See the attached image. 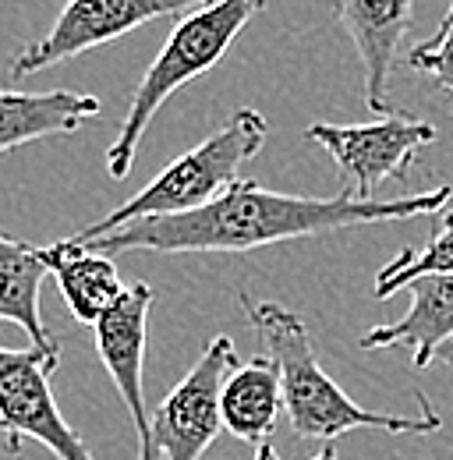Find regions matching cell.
Here are the masks:
<instances>
[{
  "mask_svg": "<svg viewBox=\"0 0 453 460\" xmlns=\"http://www.w3.org/2000/svg\"><path fill=\"white\" fill-rule=\"evenodd\" d=\"M450 202V184H436L432 191L379 202V199H354L347 191H340L333 199L283 195V191H270V188L241 177L224 195H217L213 202H206L191 213L124 224V227L96 237L89 248H100L111 259L120 252H160V255L255 252V248L294 241V237H315V234L369 227V224L432 217V213H443Z\"/></svg>",
  "mask_w": 453,
  "mask_h": 460,
  "instance_id": "cell-1",
  "label": "cell"
},
{
  "mask_svg": "<svg viewBox=\"0 0 453 460\" xmlns=\"http://www.w3.org/2000/svg\"><path fill=\"white\" fill-rule=\"evenodd\" d=\"M241 312L252 323L262 354L280 372L283 411L294 436L333 443L358 429H376L394 436H429L443 429V414L425 394H414L418 414H386L351 401L333 383V376L319 365L312 333L298 312L277 301H255L252 294H241Z\"/></svg>",
  "mask_w": 453,
  "mask_h": 460,
  "instance_id": "cell-2",
  "label": "cell"
},
{
  "mask_svg": "<svg viewBox=\"0 0 453 460\" xmlns=\"http://www.w3.org/2000/svg\"><path fill=\"white\" fill-rule=\"evenodd\" d=\"M262 7H266V0H209V4L181 14V22L173 25L164 50L142 75V82L131 96L128 117L107 149V173L113 181H124L131 173L135 149H138L146 128L153 124V117L160 114V107L181 85L213 71L226 58L230 43L244 32V25Z\"/></svg>",
  "mask_w": 453,
  "mask_h": 460,
  "instance_id": "cell-3",
  "label": "cell"
},
{
  "mask_svg": "<svg viewBox=\"0 0 453 460\" xmlns=\"http://www.w3.org/2000/svg\"><path fill=\"white\" fill-rule=\"evenodd\" d=\"M266 138H270L266 117L259 111H237L220 131H213L181 160H173L167 171H160V177H153L135 199H128L124 206H117L100 224L85 227L82 234H71V241L93 244L96 237L124 224L149 220V217H177L213 202L234 181H241L244 164H252L262 153Z\"/></svg>",
  "mask_w": 453,
  "mask_h": 460,
  "instance_id": "cell-4",
  "label": "cell"
},
{
  "mask_svg": "<svg viewBox=\"0 0 453 460\" xmlns=\"http://www.w3.org/2000/svg\"><path fill=\"white\" fill-rule=\"evenodd\" d=\"M60 365V337L29 350L0 347V432L7 454L36 439L57 460H93V450L64 421L54 401V372Z\"/></svg>",
  "mask_w": 453,
  "mask_h": 460,
  "instance_id": "cell-5",
  "label": "cell"
},
{
  "mask_svg": "<svg viewBox=\"0 0 453 460\" xmlns=\"http://www.w3.org/2000/svg\"><path fill=\"white\" fill-rule=\"evenodd\" d=\"M436 128L414 114H383L372 124H330L315 120L305 128L308 142H319L343 177V191L354 199H376L379 184L404 177L414 156L436 142Z\"/></svg>",
  "mask_w": 453,
  "mask_h": 460,
  "instance_id": "cell-6",
  "label": "cell"
},
{
  "mask_svg": "<svg viewBox=\"0 0 453 460\" xmlns=\"http://www.w3.org/2000/svg\"><path fill=\"white\" fill-rule=\"evenodd\" d=\"M230 337H213L191 372L170 390L149 414V454L146 460H202L213 439L224 432L220 394L226 376L237 368Z\"/></svg>",
  "mask_w": 453,
  "mask_h": 460,
  "instance_id": "cell-7",
  "label": "cell"
},
{
  "mask_svg": "<svg viewBox=\"0 0 453 460\" xmlns=\"http://www.w3.org/2000/svg\"><path fill=\"white\" fill-rule=\"evenodd\" d=\"M209 0H67L43 40L18 50L11 58V78H29L60 60L89 54L103 43L128 36L131 29H142L146 22L188 14Z\"/></svg>",
  "mask_w": 453,
  "mask_h": 460,
  "instance_id": "cell-8",
  "label": "cell"
},
{
  "mask_svg": "<svg viewBox=\"0 0 453 460\" xmlns=\"http://www.w3.org/2000/svg\"><path fill=\"white\" fill-rule=\"evenodd\" d=\"M149 308H153V288L146 280L128 284L124 294L96 323V350L111 372L117 394L124 397V407L135 421L138 454H149V407H146V333H149Z\"/></svg>",
  "mask_w": 453,
  "mask_h": 460,
  "instance_id": "cell-9",
  "label": "cell"
},
{
  "mask_svg": "<svg viewBox=\"0 0 453 460\" xmlns=\"http://www.w3.org/2000/svg\"><path fill=\"white\" fill-rule=\"evenodd\" d=\"M337 22L351 36L361 71H365V103L376 114H390V75L396 50L411 29L414 0H333Z\"/></svg>",
  "mask_w": 453,
  "mask_h": 460,
  "instance_id": "cell-10",
  "label": "cell"
},
{
  "mask_svg": "<svg viewBox=\"0 0 453 460\" xmlns=\"http://www.w3.org/2000/svg\"><path fill=\"white\" fill-rule=\"evenodd\" d=\"M411 290V308L404 319L372 326L361 347L383 350V347H411V361L418 372H425L436 361V350L453 341V277H422Z\"/></svg>",
  "mask_w": 453,
  "mask_h": 460,
  "instance_id": "cell-11",
  "label": "cell"
},
{
  "mask_svg": "<svg viewBox=\"0 0 453 460\" xmlns=\"http://www.w3.org/2000/svg\"><path fill=\"white\" fill-rule=\"evenodd\" d=\"M40 259L47 262V273L57 280L60 297H64L67 312L75 315V323H85V326H96L100 315L128 288V284H120V273H117L111 255H103L100 248L78 244L71 237L40 248Z\"/></svg>",
  "mask_w": 453,
  "mask_h": 460,
  "instance_id": "cell-12",
  "label": "cell"
},
{
  "mask_svg": "<svg viewBox=\"0 0 453 460\" xmlns=\"http://www.w3.org/2000/svg\"><path fill=\"white\" fill-rule=\"evenodd\" d=\"M100 114V100L89 93H11L0 89V156L36 138L71 135Z\"/></svg>",
  "mask_w": 453,
  "mask_h": 460,
  "instance_id": "cell-13",
  "label": "cell"
},
{
  "mask_svg": "<svg viewBox=\"0 0 453 460\" xmlns=\"http://www.w3.org/2000/svg\"><path fill=\"white\" fill-rule=\"evenodd\" d=\"M283 411L280 372L266 354H255L252 361L237 365L224 383L220 394V418L224 432L241 443H266L277 429Z\"/></svg>",
  "mask_w": 453,
  "mask_h": 460,
  "instance_id": "cell-14",
  "label": "cell"
},
{
  "mask_svg": "<svg viewBox=\"0 0 453 460\" xmlns=\"http://www.w3.org/2000/svg\"><path fill=\"white\" fill-rule=\"evenodd\" d=\"M43 277H47V262L40 259V244L0 234V323H14L18 330L29 333L32 344L54 341L40 312Z\"/></svg>",
  "mask_w": 453,
  "mask_h": 460,
  "instance_id": "cell-15",
  "label": "cell"
},
{
  "mask_svg": "<svg viewBox=\"0 0 453 460\" xmlns=\"http://www.w3.org/2000/svg\"><path fill=\"white\" fill-rule=\"evenodd\" d=\"M422 277H453V206L443 209L440 227L422 252L404 248L394 255V262H386L376 273L372 294H376V301H386L396 290H407V284H414Z\"/></svg>",
  "mask_w": 453,
  "mask_h": 460,
  "instance_id": "cell-16",
  "label": "cell"
},
{
  "mask_svg": "<svg viewBox=\"0 0 453 460\" xmlns=\"http://www.w3.org/2000/svg\"><path fill=\"white\" fill-rule=\"evenodd\" d=\"M407 64L418 75H432L440 93H447V100L453 103V25L436 29V36L429 43H418L407 54Z\"/></svg>",
  "mask_w": 453,
  "mask_h": 460,
  "instance_id": "cell-17",
  "label": "cell"
},
{
  "mask_svg": "<svg viewBox=\"0 0 453 460\" xmlns=\"http://www.w3.org/2000/svg\"><path fill=\"white\" fill-rule=\"evenodd\" d=\"M255 460H280V454H277V447L266 439V443H259V450H255ZM312 460H340L337 457V447H333V443H326V447H323V450H319V454H315Z\"/></svg>",
  "mask_w": 453,
  "mask_h": 460,
  "instance_id": "cell-18",
  "label": "cell"
},
{
  "mask_svg": "<svg viewBox=\"0 0 453 460\" xmlns=\"http://www.w3.org/2000/svg\"><path fill=\"white\" fill-rule=\"evenodd\" d=\"M436 361H443V365L453 372V341H447V344L436 350Z\"/></svg>",
  "mask_w": 453,
  "mask_h": 460,
  "instance_id": "cell-19",
  "label": "cell"
},
{
  "mask_svg": "<svg viewBox=\"0 0 453 460\" xmlns=\"http://www.w3.org/2000/svg\"><path fill=\"white\" fill-rule=\"evenodd\" d=\"M447 25H453V0L450 7H447V14H443V22H440V29H447Z\"/></svg>",
  "mask_w": 453,
  "mask_h": 460,
  "instance_id": "cell-20",
  "label": "cell"
}]
</instances>
